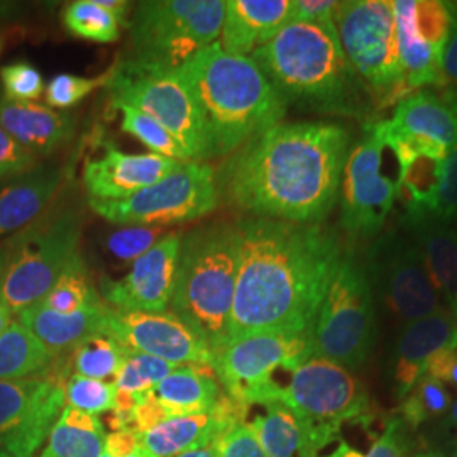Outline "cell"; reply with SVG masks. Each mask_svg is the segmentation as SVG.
<instances>
[{"label":"cell","instance_id":"obj_1","mask_svg":"<svg viewBox=\"0 0 457 457\" xmlns=\"http://www.w3.org/2000/svg\"><path fill=\"white\" fill-rule=\"evenodd\" d=\"M234 230L237 278L228 341L266 330L311 334L343 262L336 234L320 224L266 217L243 219Z\"/></svg>","mask_w":457,"mask_h":457},{"label":"cell","instance_id":"obj_2","mask_svg":"<svg viewBox=\"0 0 457 457\" xmlns=\"http://www.w3.org/2000/svg\"><path fill=\"white\" fill-rule=\"evenodd\" d=\"M349 139L332 122L278 124L228 160L222 185L256 217L319 224L339 196Z\"/></svg>","mask_w":457,"mask_h":457},{"label":"cell","instance_id":"obj_3","mask_svg":"<svg viewBox=\"0 0 457 457\" xmlns=\"http://www.w3.org/2000/svg\"><path fill=\"white\" fill-rule=\"evenodd\" d=\"M195 97L204 129V162L222 158L278 126L287 102L251 56L217 43L177 70Z\"/></svg>","mask_w":457,"mask_h":457},{"label":"cell","instance_id":"obj_4","mask_svg":"<svg viewBox=\"0 0 457 457\" xmlns=\"http://www.w3.org/2000/svg\"><path fill=\"white\" fill-rule=\"evenodd\" d=\"M251 58L283 100L324 111H353L361 80L344 53L334 21L288 22Z\"/></svg>","mask_w":457,"mask_h":457},{"label":"cell","instance_id":"obj_5","mask_svg":"<svg viewBox=\"0 0 457 457\" xmlns=\"http://www.w3.org/2000/svg\"><path fill=\"white\" fill-rule=\"evenodd\" d=\"M237 278L234 226L217 224L181 236L170 312L215 354L228 341Z\"/></svg>","mask_w":457,"mask_h":457},{"label":"cell","instance_id":"obj_6","mask_svg":"<svg viewBox=\"0 0 457 457\" xmlns=\"http://www.w3.org/2000/svg\"><path fill=\"white\" fill-rule=\"evenodd\" d=\"M266 402H281L294 411L302 430L298 457L319 456L344 424H366L370 419L364 385L347 368L319 356L279 370L262 396V403Z\"/></svg>","mask_w":457,"mask_h":457},{"label":"cell","instance_id":"obj_7","mask_svg":"<svg viewBox=\"0 0 457 457\" xmlns=\"http://www.w3.org/2000/svg\"><path fill=\"white\" fill-rule=\"evenodd\" d=\"M80 256V222L73 212L39 217L12 236L0 262V302L12 313L43 300Z\"/></svg>","mask_w":457,"mask_h":457},{"label":"cell","instance_id":"obj_8","mask_svg":"<svg viewBox=\"0 0 457 457\" xmlns=\"http://www.w3.org/2000/svg\"><path fill=\"white\" fill-rule=\"evenodd\" d=\"M226 0H146L128 24L132 62L153 70H179L219 41Z\"/></svg>","mask_w":457,"mask_h":457},{"label":"cell","instance_id":"obj_9","mask_svg":"<svg viewBox=\"0 0 457 457\" xmlns=\"http://www.w3.org/2000/svg\"><path fill=\"white\" fill-rule=\"evenodd\" d=\"M375 337L373 285L362 264L344 256L312 326L313 356L353 371L371 354Z\"/></svg>","mask_w":457,"mask_h":457},{"label":"cell","instance_id":"obj_10","mask_svg":"<svg viewBox=\"0 0 457 457\" xmlns=\"http://www.w3.org/2000/svg\"><path fill=\"white\" fill-rule=\"evenodd\" d=\"M334 24L349 63L368 83L378 105H392L411 94L403 79L393 2H339Z\"/></svg>","mask_w":457,"mask_h":457},{"label":"cell","instance_id":"obj_11","mask_svg":"<svg viewBox=\"0 0 457 457\" xmlns=\"http://www.w3.org/2000/svg\"><path fill=\"white\" fill-rule=\"evenodd\" d=\"M402 158L386 120L366 128L349 151L341 180V222L354 236L370 237L383 228L396 202Z\"/></svg>","mask_w":457,"mask_h":457},{"label":"cell","instance_id":"obj_12","mask_svg":"<svg viewBox=\"0 0 457 457\" xmlns=\"http://www.w3.org/2000/svg\"><path fill=\"white\" fill-rule=\"evenodd\" d=\"M96 212L122 226L181 224L202 219L219 204V181L211 164L185 162L141 192L119 202L88 200Z\"/></svg>","mask_w":457,"mask_h":457},{"label":"cell","instance_id":"obj_13","mask_svg":"<svg viewBox=\"0 0 457 457\" xmlns=\"http://www.w3.org/2000/svg\"><path fill=\"white\" fill-rule=\"evenodd\" d=\"M112 104L128 105L171 132L192 162H204V129L195 97L177 70H153L124 62L109 71Z\"/></svg>","mask_w":457,"mask_h":457},{"label":"cell","instance_id":"obj_14","mask_svg":"<svg viewBox=\"0 0 457 457\" xmlns=\"http://www.w3.org/2000/svg\"><path fill=\"white\" fill-rule=\"evenodd\" d=\"M313 356L309 332L266 330L228 341L213 354L212 370L224 392L251 409L260 405L279 370Z\"/></svg>","mask_w":457,"mask_h":457},{"label":"cell","instance_id":"obj_15","mask_svg":"<svg viewBox=\"0 0 457 457\" xmlns=\"http://www.w3.org/2000/svg\"><path fill=\"white\" fill-rule=\"evenodd\" d=\"M70 375L60 356L46 376L0 379V451L33 457L65 410Z\"/></svg>","mask_w":457,"mask_h":457},{"label":"cell","instance_id":"obj_16","mask_svg":"<svg viewBox=\"0 0 457 457\" xmlns=\"http://www.w3.org/2000/svg\"><path fill=\"white\" fill-rule=\"evenodd\" d=\"M370 281L393 315L405 324L442 311L419 245L398 236L381 237L370 253Z\"/></svg>","mask_w":457,"mask_h":457},{"label":"cell","instance_id":"obj_17","mask_svg":"<svg viewBox=\"0 0 457 457\" xmlns=\"http://www.w3.org/2000/svg\"><path fill=\"white\" fill-rule=\"evenodd\" d=\"M400 63L410 92L441 85V58L453 26L451 2L395 0Z\"/></svg>","mask_w":457,"mask_h":457},{"label":"cell","instance_id":"obj_18","mask_svg":"<svg viewBox=\"0 0 457 457\" xmlns=\"http://www.w3.org/2000/svg\"><path fill=\"white\" fill-rule=\"evenodd\" d=\"M105 332L131 353L173 364L212 368V351L171 312H122L111 309Z\"/></svg>","mask_w":457,"mask_h":457},{"label":"cell","instance_id":"obj_19","mask_svg":"<svg viewBox=\"0 0 457 457\" xmlns=\"http://www.w3.org/2000/svg\"><path fill=\"white\" fill-rule=\"evenodd\" d=\"M180 245V232H170L132 262L126 277L102 278L100 292L105 303L114 311H168L177 279Z\"/></svg>","mask_w":457,"mask_h":457},{"label":"cell","instance_id":"obj_20","mask_svg":"<svg viewBox=\"0 0 457 457\" xmlns=\"http://www.w3.org/2000/svg\"><path fill=\"white\" fill-rule=\"evenodd\" d=\"M185 162L170 160L154 153L132 154L105 145L100 158L87 160L83 185L88 200L119 202L162 180Z\"/></svg>","mask_w":457,"mask_h":457},{"label":"cell","instance_id":"obj_21","mask_svg":"<svg viewBox=\"0 0 457 457\" xmlns=\"http://www.w3.org/2000/svg\"><path fill=\"white\" fill-rule=\"evenodd\" d=\"M247 411L249 409L224 392L212 409L196 415L170 419L139 436L141 449L149 457L180 456L219 441L228 428L245 422Z\"/></svg>","mask_w":457,"mask_h":457},{"label":"cell","instance_id":"obj_22","mask_svg":"<svg viewBox=\"0 0 457 457\" xmlns=\"http://www.w3.org/2000/svg\"><path fill=\"white\" fill-rule=\"evenodd\" d=\"M444 349H457V320L451 312L442 309L403 326L393 351V381L400 400L425 375L430 358Z\"/></svg>","mask_w":457,"mask_h":457},{"label":"cell","instance_id":"obj_23","mask_svg":"<svg viewBox=\"0 0 457 457\" xmlns=\"http://www.w3.org/2000/svg\"><path fill=\"white\" fill-rule=\"evenodd\" d=\"M294 0H228L217 45L228 54L251 56L292 22Z\"/></svg>","mask_w":457,"mask_h":457},{"label":"cell","instance_id":"obj_24","mask_svg":"<svg viewBox=\"0 0 457 457\" xmlns=\"http://www.w3.org/2000/svg\"><path fill=\"white\" fill-rule=\"evenodd\" d=\"M63 181L58 166L37 164L28 173L0 181V239L16 236L43 217Z\"/></svg>","mask_w":457,"mask_h":457},{"label":"cell","instance_id":"obj_25","mask_svg":"<svg viewBox=\"0 0 457 457\" xmlns=\"http://www.w3.org/2000/svg\"><path fill=\"white\" fill-rule=\"evenodd\" d=\"M0 128L34 156H46L71 137L75 120L71 114L37 102L0 97Z\"/></svg>","mask_w":457,"mask_h":457},{"label":"cell","instance_id":"obj_26","mask_svg":"<svg viewBox=\"0 0 457 457\" xmlns=\"http://www.w3.org/2000/svg\"><path fill=\"white\" fill-rule=\"evenodd\" d=\"M109 313L111 307L105 302L71 313L49 311L39 303H34L17 313V322L26 327L54 356H62L88 336L105 332Z\"/></svg>","mask_w":457,"mask_h":457},{"label":"cell","instance_id":"obj_27","mask_svg":"<svg viewBox=\"0 0 457 457\" xmlns=\"http://www.w3.org/2000/svg\"><path fill=\"white\" fill-rule=\"evenodd\" d=\"M390 124L395 131L425 139L447 153L457 146V107L436 92L410 94L396 105Z\"/></svg>","mask_w":457,"mask_h":457},{"label":"cell","instance_id":"obj_28","mask_svg":"<svg viewBox=\"0 0 457 457\" xmlns=\"http://www.w3.org/2000/svg\"><path fill=\"white\" fill-rule=\"evenodd\" d=\"M415 236L425 270L439 298L449 305L457 320V226L434 220H417L407 224Z\"/></svg>","mask_w":457,"mask_h":457},{"label":"cell","instance_id":"obj_29","mask_svg":"<svg viewBox=\"0 0 457 457\" xmlns=\"http://www.w3.org/2000/svg\"><path fill=\"white\" fill-rule=\"evenodd\" d=\"M149 393L163 405L170 419L204 413L224 395L212 368L190 364L179 366Z\"/></svg>","mask_w":457,"mask_h":457},{"label":"cell","instance_id":"obj_30","mask_svg":"<svg viewBox=\"0 0 457 457\" xmlns=\"http://www.w3.org/2000/svg\"><path fill=\"white\" fill-rule=\"evenodd\" d=\"M105 437V425L97 415L65 407L39 457H100Z\"/></svg>","mask_w":457,"mask_h":457},{"label":"cell","instance_id":"obj_31","mask_svg":"<svg viewBox=\"0 0 457 457\" xmlns=\"http://www.w3.org/2000/svg\"><path fill=\"white\" fill-rule=\"evenodd\" d=\"M56 360L58 356L21 322L12 320L0 336V379L46 376Z\"/></svg>","mask_w":457,"mask_h":457},{"label":"cell","instance_id":"obj_32","mask_svg":"<svg viewBox=\"0 0 457 457\" xmlns=\"http://www.w3.org/2000/svg\"><path fill=\"white\" fill-rule=\"evenodd\" d=\"M262 413L247 422L266 457H296L302 449V430L294 411L281 402L262 403Z\"/></svg>","mask_w":457,"mask_h":457},{"label":"cell","instance_id":"obj_33","mask_svg":"<svg viewBox=\"0 0 457 457\" xmlns=\"http://www.w3.org/2000/svg\"><path fill=\"white\" fill-rule=\"evenodd\" d=\"M128 353L129 351L117 343L111 334H92L70 351L71 366L75 370L73 375L107 381L117 376Z\"/></svg>","mask_w":457,"mask_h":457},{"label":"cell","instance_id":"obj_34","mask_svg":"<svg viewBox=\"0 0 457 457\" xmlns=\"http://www.w3.org/2000/svg\"><path fill=\"white\" fill-rule=\"evenodd\" d=\"M100 302L104 300L96 292L87 273L85 262L82 258H79L62 277L58 278V281L51 287L48 294L45 295L43 300H39L37 303L49 311L71 313Z\"/></svg>","mask_w":457,"mask_h":457},{"label":"cell","instance_id":"obj_35","mask_svg":"<svg viewBox=\"0 0 457 457\" xmlns=\"http://www.w3.org/2000/svg\"><path fill=\"white\" fill-rule=\"evenodd\" d=\"M66 29L77 37L96 43H114L120 37L122 22L104 9L97 0H77L63 11Z\"/></svg>","mask_w":457,"mask_h":457},{"label":"cell","instance_id":"obj_36","mask_svg":"<svg viewBox=\"0 0 457 457\" xmlns=\"http://www.w3.org/2000/svg\"><path fill=\"white\" fill-rule=\"evenodd\" d=\"M451 405L453 398L451 393L447 392V386L442 385L441 381L424 375L402 398L400 420L411 428H419L420 425L432 419L447 415Z\"/></svg>","mask_w":457,"mask_h":457},{"label":"cell","instance_id":"obj_37","mask_svg":"<svg viewBox=\"0 0 457 457\" xmlns=\"http://www.w3.org/2000/svg\"><path fill=\"white\" fill-rule=\"evenodd\" d=\"M115 109H119L122 115V131L129 132L139 139L151 149V153L177 162H192L179 139L171 132L166 131L160 122L128 105H115Z\"/></svg>","mask_w":457,"mask_h":457},{"label":"cell","instance_id":"obj_38","mask_svg":"<svg viewBox=\"0 0 457 457\" xmlns=\"http://www.w3.org/2000/svg\"><path fill=\"white\" fill-rule=\"evenodd\" d=\"M179 366L180 364H173L154 356L129 351L124 364L120 366L119 373L114 378L115 390L141 396L153 390Z\"/></svg>","mask_w":457,"mask_h":457},{"label":"cell","instance_id":"obj_39","mask_svg":"<svg viewBox=\"0 0 457 457\" xmlns=\"http://www.w3.org/2000/svg\"><path fill=\"white\" fill-rule=\"evenodd\" d=\"M114 398V381H100L79 375H70L66 379V407L97 415L112 411Z\"/></svg>","mask_w":457,"mask_h":457},{"label":"cell","instance_id":"obj_40","mask_svg":"<svg viewBox=\"0 0 457 457\" xmlns=\"http://www.w3.org/2000/svg\"><path fill=\"white\" fill-rule=\"evenodd\" d=\"M164 228L154 226H128L105 239L107 253L120 262H134L163 239Z\"/></svg>","mask_w":457,"mask_h":457},{"label":"cell","instance_id":"obj_41","mask_svg":"<svg viewBox=\"0 0 457 457\" xmlns=\"http://www.w3.org/2000/svg\"><path fill=\"white\" fill-rule=\"evenodd\" d=\"M109 83V73L87 79V77H77L70 73H60L49 80L45 88L46 105L51 109H70L77 104H80L83 98L100 87H107Z\"/></svg>","mask_w":457,"mask_h":457},{"label":"cell","instance_id":"obj_42","mask_svg":"<svg viewBox=\"0 0 457 457\" xmlns=\"http://www.w3.org/2000/svg\"><path fill=\"white\" fill-rule=\"evenodd\" d=\"M427 220L447 226L457 224V146L453 147L444 158L437 194Z\"/></svg>","mask_w":457,"mask_h":457},{"label":"cell","instance_id":"obj_43","mask_svg":"<svg viewBox=\"0 0 457 457\" xmlns=\"http://www.w3.org/2000/svg\"><path fill=\"white\" fill-rule=\"evenodd\" d=\"M4 97L16 102H34L43 96L45 82L41 73L26 62H17L0 70Z\"/></svg>","mask_w":457,"mask_h":457},{"label":"cell","instance_id":"obj_44","mask_svg":"<svg viewBox=\"0 0 457 457\" xmlns=\"http://www.w3.org/2000/svg\"><path fill=\"white\" fill-rule=\"evenodd\" d=\"M322 457H403V422L392 419L366 454L347 442L339 441V445L330 454Z\"/></svg>","mask_w":457,"mask_h":457},{"label":"cell","instance_id":"obj_45","mask_svg":"<svg viewBox=\"0 0 457 457\" xmlns=\"http://www.w3.org/2000/svg\"><path fill=\"white\" fill-rule=\"evenodd\" d=\"M37 164V156L0 128V181L21 177Z\"/></svg>","mask_w":457,"mask_h":457},{"label":"cell","instance_id":"obj_46","mask_svg":"<svg viewBox=\"0 0 457 457\" xmlns=\"http://www.w3.org/2000/svg\"><path fill=\"white\" fill-rule=\"evenodd\" d=\"M219 457H266L247 422L234 425L219 439Z\"/></svg>","mask_w":457,"mask_h":457},{"label":"cell","instance_id":"obj_47","mask_svg":"<svg viewBox=\"0 0 457 457\" xmlns=\"http://www.w3.org/2000/svg\"><path fill=\"white\" fill-rule=\"evenodd\" d=\"M166 420H170L168 411L151 393L147 392L139 396V402L132 411L131 424L128 430H131L137 436H143L149 430L164 424Z\"/></svg>","mask_w":457,"mask_h":457},{"label":"cell","instance_id":"obj_48","mask_svg":"<svg viewBox=\"0 0 457 457\" xmlns=\"http://www.w3.org/2000/svg\"><path fill=\"white\" fill-rule=\"evenodd\" d=\"M453 7V26L449 37L442 51L441 58V88L457 90V4L451 2Z\"/></svg>","mask_w":457,"mask_h":457},{"label":"cell","instance_id":"obj_49","mask_svg":"<svg viewBox=\"0 0 457 457\" xmlns=\"http://www.w3.org/2000/svg\"><path fill=\"white\" fill-rule=\"evenodd\" d=\"M339 2L336 0H294L292 22H322L334 21Z\"/></svg>","mask_w":457,"mask_h":457},{"label":"cell","instance_id":"obj_50","mask_svg":"<svg viewBox=\"0 0 457 457\" xmlns=\"http://www.w3.org/2000/svg\"><path fill=\"white\" fill-rule=\"evenodd\" d=\"M425 375L457 390V349H444L434 354L425 368Z\"/></svg>","mask_w":457,"mask_h":457},{"label":"cell","instance_id":"obj_51","mask_svg":"<svg viewBox=\"0 0 457 457\" xmlns=\"http://www.w3.org/2000/svg\"><path fill=\"white\" fill-rule=\"evenodd\" d=\"M139 436L131 430H115L107 434L104 444V454L111 457H129L141 453Z\"/></svg>","mask_w":457,"mask_h":457},{"label":"cell","instance_id":"obj_52","mask_svg":"<svg viewBox=\"0 0 457 457\" xmlns=\"http://www.w3.org/2000/svg\"><path fill=\"white\" fill-rule=\"evenodd\" d=\"M219 441L212 442L205 447H200V449H194V451H188V453H183L180 456L177 457H219Z\"/></svg>","mask_w":457,"mask_h":457},{"label":"cell","instance_id":"obj_53","mask_svg":"<svg viewBox=\"0 0 457 457\" xmlns=\"http://www.w3.org/2000/svg\"><path fill=\"white\" fill-rule=\"evenodd\" d=\"M12 315H14L12 311H11L5 303L0 302V336H2V332H4L7 327L11 326Z\"/></svg>","mask_w":457,"mask_h":457},{"label":"cell","instance_id":"obj_54","mask_svg":"<svg viewBox=\"0 0 457 457\" xmlns=\"http://www.w3.org/2000/svg\"><path fill=\"white\" fill-rule=\"evenodd\" d=\"M445 424H447L449 428H453V430H456L457 432V398L453 402L451 409L447 411V420H445Z\"/></svg>","mask_w":457,"mask_h":457},{"label":"cell","instance_id":"obj_55","mask_svg":"<svg viewBox=\"0 0 457 457\" xmlns=\"http://www.w3.org/2000/svg\"><path fill=\"white\" fill-rule=\"evenodd\" d=\"M444 97L449 98L454 105L457 107V90H444V94H442Z\"/></svg>","mask_w":457,"mask_h":457},{"label":"cell","instance_id":"obj_56","mask_svg":"<svg viewBox=\"0 0 457 457\" xmlns=\"http://www.w3.org/2000/svg\"><path fill=\"white\" fill-rule=\"evenodd\" d=\"M413 457H447V456H442V454H439V453H424V454H417V456Z\"/></svg>","mask_w":457,"mask_h":457},{"label":"cell","instance_id":"obj_57","mask_svg":"<svg viewBox=\"0 0 457 457\" xmlns=\"http://www.w3.org/2000/svg\"><path fill=\"white\" fill-rule=\"evenodd\" d=\"M100 457H111V456H107V454H104V453H102V456ZM129 457H149L147 456V454H145V453H143V451H141V453H137V454H134V456H129Z\"/></svg>","mask_w":457,"mask_h":457},{"label":"cell","instance_id":"obj_58","mask_svg":"<svg viewBox=\"0 0 457 457\" xmlns=\"http://www.w3.org/2000/svg\"><path fill=\"white\" fill-rule=\"evenodd\" d=\"M0 457H11V456H9V454H5V453H2V451H0Z\"/></svg>","mask_w":457,"mask_h":457},{"label":"cell","instance_id":"obj_59","mask_svg":"<svg viewBox=\"0 0 457 457\" xmlns=\"http://www.w3.org/2000/svg\"><path fill=\"white\" fill-rule=\"evenodd\" d=\"M2 46H4V41H2V37H0V51H2Z\"/></svg>","mask_w":457,"mask_h":457},{"label":"cell","instance_id":"obj_60","mask_svg":"<svg viewBox=\"0 0 457 457\" xmlns=\"http://www.w3.org/2000/svg\"><path fill=\"white\" fill-rule=\"evenodd\" d=\"M453 457H457V447H456V451H454V456Z\"/></svg>","mask_w":457,"mask_h":457}]
</instances>
